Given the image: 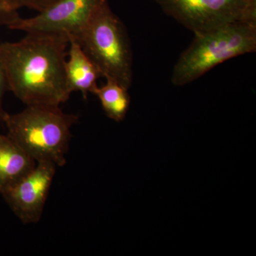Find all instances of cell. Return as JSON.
Returning <instances> with one entry per match:
<instances>
[{
	"label": "cell",
	"mask_w": 256,
	"mask_h": 256,
	"mask_svg": "<svg viewBox=\"0 0 256 256\" xmlns=\"http://www.w3.org/2000/svg\"><path fill=\"white\" fill-rule=\"evenodd\" d=\"M68 46L65 66L67 88L70 94L75 92H82L86 99L98 86V79L101 77L100 72L78 42L70 38Z\"/></svg>",
	"instance_id": "8"
},
{
	"label": "cell",
	"mask_w": 256,
	"mask_h": 256,
	"mask_svg": "<svg viewBox=\"0 0 256 256\" xmlns=\"http://www.w3.org/2000/svg\"><path fill=\"white\" fill-rule=\"evenodd\" d=\"M68 44L66 37L42 33L0 44L8 90L26 106L60 107L70 96L65 74Z\"/></svg>",
	"instance_id": "1"
},
{
	"label": "cell",
	"mask_w": 256,
	"mask_h": 256,
	"mask_svg": "<svg viewBox=\"0 0 256 256\" xmlns=\"http://www.w3.org/2000/svg\"><path fill=\"white\" fill-rule=\"evenodd\" d=\"M195 34L238 22H256V0H154Z\"/></svg>",
	"instance_id": "5"
},
{
	"label": "cell",
	"mask_w": 256,
	"mask_h": 256,
	"mask_svg": "<svg viewBox=\"0 0 256 256\" xmlns=\"http://www.w3.org/2000/svg\"><path fill=\"white\" fill-rule=\"evenodd\" d=\"M92 94L97 96L101 106L109 118L121 122L127 116L130 96L128 89L112 79H106L102 86H97Z\"/></svg>",
	"instance_id": "10"
},
{
	"label": "cell",
	"mask_w": 256,
	"mask_h": 256,
	"mask_svg": "<svg viewBox=\"0 0 256 256\" xmlns=\"http://www.w3.org/2000/svg\"><path fill=\"white\" fill-rule=\"evenodd\" d=\"M8 90V82H6V76H5L4 69L0 62V122H3L5 114L6 112L3 109V97H4V92Z\"/></svg>",
	"instance_id": "13"
},
{
	"label": "cell",
	"mask_w": 256,
	"mask_h": 256,
	"mask_svg": "<svg viewBox=\"0 0 256 256\" xmlns=\"http://www.w3.org/2000/svg\"><path fill=\"white\" fill-rule=\"evenodd\" d=\"M78 119L76 114L64 112L60 106H28L18 114L6 112L3 122L8 137L36 162L63 166L66 162L70 130Z\"/></svg>",
	"instance_id": "2"
},
{
	"label": "cell",
	"mask_w": 256,
	"mask_h": 256,
	"mask_svg": "<svg viewBox=\"0 0 256 256\" xmlns=\"http://www.w3.org/2000/svg\"><path fill=\"white\" fill-rule=\"evenodd\" d=\"M20 18L18 10L11 8L4 0H0V28H10Z\"/></svg>",
	"instance_id": "12"
},
{
	"label": "cell",
	"mask_w": 256,
	"mask_h": 256,
	"mask_svg": "<svg viewBox=\"0 0 256 256\" xmlns=\"http://www.w3.org/2000/svg\"><path fill=\"white\" fill-rule=\"evenodd\" d=\"M56 168L53 163L36 162L28 174L2 192L24 224H36L41 220Z\"/></svg>",
	"instance_id": "7"
},
{
	"label": "cell",
	"mask_w": 256,
	"mask_h": 256,
	"mask_svg": "<svg viewBox=\"0 0 256 256\" xmlns=\"http://www.w3.org/2000/svg\"><path fill=\"white\" fill-rule=\"evenodd\" d=\"M256 52V22L232 24L195 34L175 64L172 82L182 86L224 62Z\"/></svg>",
	"instance_id": "3"
},
{
	"label": "cell",
	"mask_w": 256,
	"mask_h": 256,
	"mask_svg": "<svg viewBox=\"0 0 256 256\" xmlns=\"http://www.w3.org/2000/svg\"><path fill=\"white\" fill-rule=\"evenodd\" d=\"M108 0H57L30 18H18L10 30L75 38Z\"/></svg>",
	"instance_id": "6"
},
{
	"label": "cell",
	"mask_w": 256,
	"mask_h": 256,
	"mask_svg": "<svg viewBox=\"0 0 256 256\" xmlns=\"http://www.w3.org/2000/svg\"><path fill=\"white\" fill-rule=\"evenodd\" d=\"M95 64L101 76L129 89L132 82V50L124 22L106 1L74 38Z\"/></svg>",
	"instance_id": "4"
},
{
	"label": "cell",
	"mask_w": 256,
	"mask_h": 256,
	"mask_svg": "<svg viewBox=\"0 0 256 256\" xmlns=\"http://www.w3.org/2000/svg\"><path fill=\"white\" fill-rule=\"evenodd\" d=\"M4 1L11 8L16 10L22 8H28L40 12L57 0H4Z\"/></svg>",
	"instance_id": "11"
},
{
	"label": "cell",
	"mask_w": 256,
	"mask_h": 256,
	"mask_svg": "<svg viewBox=\"0 0 256 256\" xmlns=\"http://www.w3.org/2000/svg\"><path fill=\"white\" fill-rule=\"evenodd\" d=\"M36 164L8 134L0 133V194L28 174Z\"/></svg>",
	"instance_id": "9"
}]
</instances>
